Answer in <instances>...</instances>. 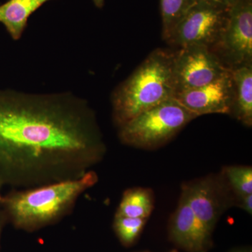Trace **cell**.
I'll use <instances>...</instances> for the list:
<instances>
[{
    "instance_id": "6da1fadb",
    "label": "cell",
    "mask_w": 252,
    "mask_h": 252,
    "mask_svg": "<svg viewBox=\"0 0 252 252\" xmlns=\"http://www.w3.org/2000/svg\"><path fill=\"white\" fill-rule=\"evenodd\" d=\"M106 145L94 111L69 93L0 90V182L14 189L79 178Z\"/></svg>"
},
{
    "instance_id": "7a4b0ae2",
    "label": "cell",
    "mask_w": 252,
    "mask_h": 252,
    "mask_svg": "<svg viewBox=\"0 0 252 252\" xmlns=\"http://www.w3.org/2000/svg\"><path fill=\"white\" fill-rule=\"evenodd\" d=\"M98 181L94 170L79 178L34 188L13 189L3 196L6 221L18 228L33 230L61 220L72 211L78 199Z\"/></svg>"
},
{
    "instance_id": "3957f363",
    "label": "cell",
    "mask_w": 252,
    "mask_h": 252,
    "mask_svg": "<svg viewBox=\"0 0 252 252\" xmlns=\"http://www.w3.org/2000/svg\"><path fill=\"white\" fill-rule=\"evenodd\" d=\"M175 51L154 50L112 96L113 119L122 127L140 114L175 98Z\"/></svg>"
},
{
    "instance_id": "277c9868",
    "label": "cell",
    "mask_w": 252,
    "mask_h": 252,
    "mask_svg": "<svg viewBox=\"0 0 252 252\" xmlns=\"http://www.w3.org/2000/svg\"><path fill=\"white\" fill-rule=\"evenodd\" d=\"M197 117L177 99H170L119 127V139L131 147L154 149L171 140Z\"/></svg>"
},
{
    "instance_id": "5b68a950",
    "label": "cell",
    "mask_w": 252,
    "mask_h": 252,
    "mask_svg": "<svg viewBox=\"0 0 252 252\" xmlns=\"http://www.w3.org/2000/svg\"><path fill=\"white\" fill-rule=\"evenodd\" d=\"M229 9L214 0H198L177 25L167 42L178 49L195 45L215 51L225 31Z\"/></svg>"
},
{
    "instance_id": "8992f818",
    "label": "cell",
    "mask_w": 252,
    "mask_h": 252,
    "mask_svg": "<svg viewBox=\"0 0 252 252\" xmlns=\"http://www.w3.org/2000/svg\"><path fill=\"white\" fill-rule=\"evenodd\" d=\"M213 52L229 69L252 64V0H239L230 6L225 31Z\"/></svg>"
},
{
    "instance_id": "52a82bcc",
    "label": "cell",
    "mask_w": 252,
    "mask_h": 252,
    "mask_svg": "<svg viewBox=\"0 0 252 252\" xmlns=\"http://www.w3.org/2000/svg\"><path fill=\"white\" fill-rule=\"evenodd\" d=\"M228 69L208 48L195 45L180 48L175 51L174 59L176 94L207 85Z\"/></svg>"
},
{
    "instance_id": "ba28073f",
    "label": "cell",
    "mask_w": 252,
    "mask_h": 252,
    "mask_svg": "<svg viewBox=\"0 0 252 252\" xmlns=\"http://www.w3.org/2000/svg\"><path fill=\"white\" fill-rule=\"evenodd\" d=\"M230 190L222 175L221 178L209 177L184 185L182 194L195 216L212 233L227 207L235 203Z\"/></svg>"
},
{
    "instance_id": "9c48e42d",
    "label": "cell",
    "mask_w": 252,
    "mask_h": 252,
    "mask_svg": "<svg viewBox=\"0 0 252 252\" xmlns=\"http://www.w3.org/2000/svg\"><path fill=\"white\" fill-rule=\"evenodd\" d=\"M175 98L198 117L212 114L230 115L233 99L231 69L207 85L177 93Z\"/></svg>"
},
{
    "instance_id": "30bf717a",
    "label": "cell",
    "mask_w": 252,
    "mask_h": 252,
    "mask_svg": "<svg viewBox=\"0 0 252 252\" xmlns=\"http://www.w3.org/2000/svg\"><path fill=\"white\" fill-rule=\"evenodd\" d=\"M170 230L172 240L189 252H205L210 246L211 232L195 216L183 194L172 215Z\"/></svg>"
},
{
    "instance_id": "8fae6325",
    "label": "cell",
    "mask_w": 252,
    "mask_h": 252,
    "mask_svg": "<svg viewBox=\"0 0 252 252\" xmlns=\"http://www.w3.org/2000/svg\"><path fill=\"white\" fill-rule=\"evenodd\" d=\"M231 69L233 99L230 115L244 125H252V64Z\"/></svg>"
},
{
    "instance_id": "7c38bea8",
    "label": "cell",
    "mask_w": 252,
    "mask_h": 252,
    "mask_svg": "<svg viewBox=\"0 0 252 252\" xmlns=\"http://www.w3.org/2000/svg\"><path fill=\"white\" fill-rule=\"evenodd\" d=\"M49 1L51 0H9L0 5V23L14 40H19L30 16Z\"/></svg>"
},
{
    "instance_id": "4fadbf2b",
    "label": "cell",
    "mask_w": 252,
    "mask_h": 252,
    "mask_svg": "<svg viewBox=\"0 0 252 252\" xmlns=\"http://www.w3.org/2000/svg\"><path fill=\"white\" fill-rule=\"evenodd\" d=\"M153 209L152 190L143 188L131 189L124 192L115 216L147 220Z\"/></svg>"
},
{
    "instance_id": "5bb4252c",
    "label": "cell",
    "mask_w": 252,
    "mask_h": 252,
    "mask_svg": "<svg viewBox=\"0 0 252 252\" xmlns=\"http://www.w3.org/2000/svg\"><path fill=\"white\" fill-rule=\"evenodd\" d=\"M198 0H160L164 40H168L172 32Z\"/></svg>"
},
{
    "instance_id": "9a60e30c",
    "label": "cell",
    "mask_w": 252,
    "mask_h": 252,
    "mask_svg": "<svg viewBox=\"0 0 252 252\" xmlns=\"http://www.w3.org/2000/svg\"><path fill=\"white\" fill-rule=\"evenodd\" d=\"M222 175L235 198L252 194L251 167H227Z\"/></svg>"
},
{
    "instance_id": "2e32d148",
    "label": "cell",
    "mask_w": 252,
    "mask_h": 252,
    "mask_svg": "<svg viewBox=\"0 0 252 252\" xmlns=\"http://www.w3.org/2000/svg\"><path fill=\"white\" fill-rule=\"evenodd\" d=\"M146 220V219L115 216L114 229L123 243L130 244L140 235Z\"/></svg>"
},
{
    "instance_id": "e0dca14e",
    "label": "cell",
    "mask_w": 252,
    "mask_h": 252,
    "mask_svg": "<svg viewBox=\"0 0 252 252\" xmlns=\"http://www.w3.org/2000/svg\"><path fill=\"white\" fill-rule=\"evenodd\" d=\"M235 204L250 215L252 214V194L235 198Z\"/></svg>"
},
{
    "instance_id": "ac0fdd59",
    "label": "cell",
    "mask_w": 252,
    "mask_h": 252,
    "mask_svg": "<svg viewBox=\"0 0 252 252\" xmlns=\"http://www.w3.org/2000/svg\"><path fill=\"white\" fill-rule=\"evenodd\" d=\"M214 1H216L217 2L220 3V4L230 7V6L235 4L237 1H238L239 0H214Z\"/></svg>"
},
{
    "instance_id": "d6986e66",
    "label": "cell",
    "mask_w": 252,
    "mask_h": 252,
    "mask_svg": "<svg viewBox=\"0 0 252 252\" xmlns=\"http://www.w3.org/2000/svg\"><path fill=\"white\" fill-rule=\"evenodd\" d=\"M6 222L5 220L4 215H3L2 211H0V238H1V230H2L3 225Z\"/></svg>"
},
{
    "instance_id": "ffe728a7",
    "label": "cell",
    "mask_w": 252,
    "mask_h": 252,
    "mask_svg": "<svg viewBox=\"0 0 252 252\" xmlns=\"http://www.w3.org/2000/svg\"><path fill=\"white\" fill-rule=\"evenodd\" d=\"M93 1H94V5H95L97 8L101 9V8L103 7L104 0H93Z\"/></svg>"
},
{
    "instance_id": "44dd1931",
    "label": "cell",
    "mask_w": 252,
    "mask_h": 252,
    "mask_svg": "<svg viewBox=\"0 0 252 252\" xmlns=\"http://www.w3.org/2000/svg\"><path fill=\"white\" fill-rule=\"evenodd\" d=\"M3 187H4V185L0 182V211L1 210V203H2L3 196H4V195L2 194Z\"/></svg>"
},
{
    "instance_id": "7402d4cb",
    "label": "cell",
    "mask_w": 252,
    "mask_h": 252,
    "mask_svg": "<svg viewBox=\"0 0 252 252\" xmlns=\"http://www.w3.org/2000/svg\"></svg>"
},
{
    "instance_id": "603a6c76",
    "label": "cell",
    "mask_w": 252,
    "mask_h": 252,
    "mask_svg": "<svg viewBox=\"0 0 252 252\" xmlns=\"http://www.w3.org/2000/svg\"></svg>"
}]
</instances>
